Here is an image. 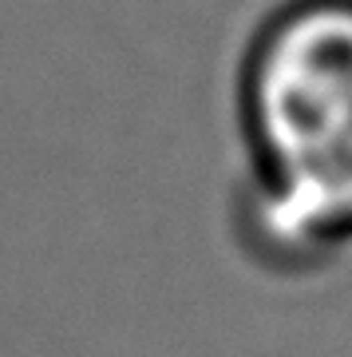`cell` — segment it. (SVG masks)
<instances>
[{
  "mask_svg": "<svg viewBox=\"0 0 352 357\" xmlns=\"http://www.w3.org/2000/svg\"><path fill=\"white\" fill-rule=\"evenodd\" d=\"M0 79H8V76H0Z\"/></svg>",
  "mask_w": 352,
  "mask_h": 357,
  "instance_id": "2",
  "label": "cell"
},
{
  "mask_svg": "<svg viewBox=\"0 0 352 357\" xmlns=\"http://www.w3.org/2000/svg\"><path fill=\"white\" fill-rule=\"evenodd\" d=\"M246 135V234L262 262L297 274L352 246V0H301L262 32Z\"/></svg>",
  "mask_w": 352,
  "mask_h": 357,
  "instance_id": "1",
  "label": "cell"
}]
</instances>
